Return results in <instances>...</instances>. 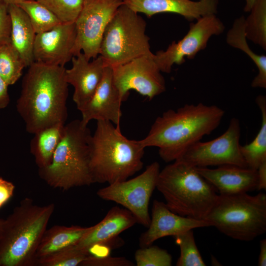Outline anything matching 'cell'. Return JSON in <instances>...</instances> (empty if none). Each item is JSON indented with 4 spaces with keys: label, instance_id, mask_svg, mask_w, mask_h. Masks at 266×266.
<instances>
[{
    "label": "cell",
    "instance_id": "6da1fadb",
    "mask_svg": "<svg viewBox=\"0 0 266 266\" xmlns=\"http://www.w3.org/2000/svg\"><path fill=\"white\" fill-rule=\"evenodd\" d=\"M65 71L64 66L35 62L29 66L16 106L29 133L66 124L68 84Z\"/></svg>",
    "mask_w": 266,
    "mask_h": 266
},
{
    "label": "cell",
    "instance_id": "7a4b0ae2",
    "mask_svg": "<svg viewBox=\"0 0 266 266\" xmlns=\"http://www.w3.org/2000/svg\"><path fill=\"white\" fill-rule=\"evenodd\" d=\"M224 115V110L217 105L201 102L168 109L156 119L147 136L140 141L145 148L158 147L165 162H173L215 130Z\"/></svg>",
    "mask_w": 266,
    "mask_h": 266
},
{
    "label": "cell",
    "instance_id": "3957f363",
    "mask_svg": "<svg viewBox=\"0 0 266 266\" xmlns=\"http://www.w3.org/2000/svg\"><path fill=\"white\" fill-rule=\"evenodd\" d=\"M90 140V166L94 183L121 182L143 167L145 147L127 138L111 122L97 121Z\"/></svg>",
    "mask_w": 266,
    "mask_h": 266
},
{
    "label": "cell",
    "instance_id": "277c9868",
    "mask_svg": "<svg viewBox=\"0 0 266 266\" xmlns=\"http://www.w3.org/2000/svg\"><path fill=\"white\" fill-rule=\"evenodd\" d=\"M55 210L53 203L38 205L22 200L4 221L0 237V266H34L35 255Z\"/></svg>",
    "mask_w": 266,
    "mask_h": 266
},
{
    "label": "cell",
    "instance_id": "5b68a950",
    "mask_svg": "<svg viewBox=\"0 0 266 266\" xmlns=\"http://www.w3.org/2000/svg\"><path fill=\"white\" fill-rule=\"evenodd\" d=\"M156 188L173 212L200 220L205 219L219 195L196 167L181 159L160 171Z\"/></svg>",
    "mask_w": 266,
    "mask_h": 266
},
{
    "label": "cell",
    "instance_id": "8992f818",
    "mask_svg": "<svg viewBox=\"0 0 266 266\" xmlns=\"http://www.w3.org/2000/svg\"><path fill=\"white\" fill-rule=\"evenodd\" d=\"M88 125L75 119L64 126L63 137L50 164L38 168V175L49 186L63 191L93 184L90 166Z\"/></svg>",
    "mask_w": 266,
    "mask_h": 266
},
{
    "label": "cell",
    "instance_id": "52a82bcc",
    "mask_svg": "<svg viewBox=\"0 0 266 266\" xmlns=\"http://www.w3.org/2000/svg\"><path fill=\"white\" fill-rule=\"evenodd\" d=\"M235 240L250 241L266 232V195H220L205 219Z\"/></svg>",
    "mask_w": 266,
    "mask_h": 266
},
{
    "label": "cell",
    "instance_id": "ba28073f",
    "mask_svg": "<svg viewBox=\"0 0 266 266\" xmlns=\"http://www.w3.org/2000/svg\"><path fill=\"white\" fill-rule=\"evenodd\" d=\"M146 23L123 3L107 25L101 40L100 56L111 67L143 55H151Z\"/></svg>",
    "mask_w": 266,
    "mask_h": 266
},
{
    "label": "cell",
    "instance_id": "9c48e42d",
    "mask_svg": "<svg viewBox=\"0 0 266 266\" xmlns=\"http://www.w3.org/2000/svg\"><path fill=\"white\" fill-rule=\"evenodd\" d=\"M160 171L159 164L154 162L135 177L109 184L99 189L97 194L103 200L122 205L131 212L137 223L148 228L151 220L149 203L156 188Z\"/></svg>",
    "mask_w": 266,
    "mask_h": 266
},
{
    "label": "cell",
    "instance_id": "30bf717a",
    "mask_svg": "<svg viewBox=\"0 0 266 266\" xmlns=\"http://www.w3.org/2000/svg\"><path fill=\"white\" fill-rule=\"evenodd\" d=\"M123 0H84L74 22L76 36L74 56L83 53L88 60L100 55L102 36L107 25Z\"/></svg>",
    "mask_w": 266,
    "mask_h": 266
},
{
    "label": "cell",
    "instance_id": "8fae6325",
    "mask_svg": "<svg viewBox=\"0 0 266 266\" xmlns=\"http://www.w3.org/2000/svg\"><path fill=\"white\" fill-rule=\"evenodd\" d=\"M240 134L239 121L232 118L222 135L208 141L196 142L179 159L195 167L225 165L247 167L240 151Z\"/></svg>",
    "mask_w": 266,
    "mask_h": 266
},
{
    "label": "cell",
    "instance_id": "7c38bea8",
    "mask_svg": "<svg viewBox=\"0 0 266 266\" xmlns=\"http://www.w3.org/2000/svg\"><path fill=\"white\" fill-rule=\"evenodd\" d=\"M190 24L188 32L180 40L173 41L166 50L154 54V59L162 72L169 73L174 64L181 65L185 58L193 59L204 49L209 39L224 32L225 26L216 14L202 16Z\"/></svg>",
    "mask_w": 266,
    "mask_h": 266
},
{
    "label": "cell",
    "instance_id": "4fadbf2b",
    "mask_svg": "<svg viewBox=\"0 0 266 266\" xmlns=\"http://www.w3.org/2000/svg\"><path fill=\"white\" fill-rule=\"evenodd\" d=\"M153 56L143 55L112 67L114 84L124 101L132 90L149 100L166 91L165 80Z\"/></svg>",
    "mask_w": 266,
    "mask_h": 266
},
{
    "label": "cell",
    "instance_id": "5bb4252c",
    "mask_svg": "<svg viewBox=\"0 0 266 266\" xmlns=\"http://www.w3.org/2000/svg\"><path fill=\"white\" fill-rule=\"evenodd\" d=\"M76 36L74 22L62 23L49 31L36 34L34 62L65 67L74 56Z\"/></svg>",
    "mask_w": 266,
    "mask_h": 266
},
{
    "label": "cell",
    "instance_id": "9a60e30c",
    "mask_svg": "<svg viewBox=\"0 0 266 266\" xmlns=\"http://www.w3.org/2000/svg\"><path fill=\"white\" fill-rule=\"evenodd\" d=\"M211 226L205 220L183 216L171 211L166 203L154 200L153 202L151 220L148 230L140 236L141 247H145L159 238L174 236L196 228Z\"/></svg>",
    "mask_w": 266,
    "mask_h": 266
},
{
    "label": "cell",
    "instance_id": "2e32d148",
    "mask_svg": "<svg viewBox=\"0 0 266 266\" xmlns=\"http://www.w3.org/2000/svg\"><path fill=\"white\" fill-rule=\"evenodd\" d=\"M123 101L114 84L112 67L106 66L103 78L95 93L79 110L81 120L87 125L92 120L107 121L120 127Z\"/></svg>",
    "mask_w": 266,
    "mask_h": 266
},
{
    "label": "cell",
    "instance_id": "e0dca14e",
    "mask_svg": "<svg viewBox=\"0 0 266 266\" xmlns=\"http://www.w3.org/2000/svg\"><path fill=\"white\" fill-rule=\"evenodd\" d=\"M72 66L66 69V82L74 88L72 99L80 110L91 99L104 75L105 66L99 55L90 61L80 53L71 59Z\"/></svg>",
    "mask_w": 266,
    "mask_h": 266
},
{
    "label": "cell",
    "instance_id": "ac0fdd59",
    "mask_svg": "<svg viewBox=\"0 0 266 266\" xmlns=\"http://www.w3.org/2000/svg\"><path fill=\"white\" fill-rule=\"evenodd\" d=\"M123 3L148 17L161 13H172L192 21L204 16L216 14L218 0H123Z\"/></svg>",
    "mask_w": 266,
    "mask_h": 266
},
{
    "label": "cell",
    "instance_id": "d6986e66",
    "mask_svg": "<svg viewBox=\"0 0 266 266\" xmlns=\"http://www.w3.org/2000/svg\"><path fill=\"white\" fill-rule=\"evenodd\" d=\"M196 169L220 195H233L257 190V170L233 165L220 166L213 169L207 167H196Z\"/></svg>",
    "mask_w": 266,
    "mask_h": 266
},
{
    "label": "cell",
    "instance_id": "ffe728a7",
    "mask_svg": "<svg viewBox=\"0 0 266 266\" xmlns=\"http://www.w3.org/2000/svg\"><path fill=\"white\" fill-rule=\"evenodd\" d=\"M136 223L135 218L128 210L114 206L100 222L92 226L91 230L76 245L88 252L95 246H106L111 244L120 233Z\"/></svg>",
    "mask_w": 266,
    "mask_h": 266
},
{
    "label": "cell",
    "instance_id": "44dd1931",
    "mask_svg": "<svg viewBox=\"0 0 266 266\" xmlns=\"http://www.w3.org/2000/svg\"><path fill=\"white\" fill-rule=\"evenodd\" d=\"M11 21V42L26 67L34 62L33 45L36 33L27 14L16 4L7 5Z\"/></svg>",
    "mask_w": 266,
    "mask_h": 266
},
{
    "label": "cell",
    "instance_id": "7402d4cb",
    "mask_svg": "<svg viewBox=\"0 0 266 266\" xmlns=\"http://www.w3.org/2000/svg\"><path fill=\"white\" fill-rule=\"evenodd\" d=\"M92 228L55 225L46 229L36 251L34 266L38 260L77 244Z\"/></svg>",
    "mask_w": 266,
    "mask_h": 266
},
{
    "label": "cell",
    "instance_id": "603a6c76",
    "mask_svg": "<svg viewBox=\"0 0 266 266\" xmlns=\"http://www.w3.org/2000/svg\"><path fill=\"white\" fill-rule=\"evenodd\" d=\"M245 18L241 16L233 22L227 34L226 41L231 46L244 52L253 61L258 69V73L253 79V88H266V56L258 55L253 51L247 43L245 33Z\"/></svg>",
    "mask_w": 266,
    "mask_h": 266
},
{
    "label": "cell",
    "instance_id": "cb8c5ba5",
    "mask_svg": "<svg viewBox=\"0 0 266 266\" xmlns=\"http://www.w3.org/2000/svg\"><path fill=\"white\" fill-rule=\"evenodd\" d=\"M65 125L44 128L35 133L30 143V151L38 168L49 165L64 133Z\"/></svg>",
    "mask_w": 266,
    "mask_h": 266
},
{
    "label": "cell",
    "instance_id": "d4e9b609",
    "mask_svg": "<svg viewBox=\"0 0 266 266\" xmlns=\"http://www.w3.org/2000/svg\"><path fill=\"white\" fill-rule=\"evenodd\" d=\"M262 115V124L257 135L250 143L240 146L241 154L247 167L257 170L266 161V98L260 95L256 99Z\"/></svg>",
    "mask_w": 266,
    "mask_h": 266
},
{
    "label": "cell",
    "instance_id": "484cf974",
    "mask_svg": "<svg viewBox=\"0 0 266 266\" xmlns=\"http://www.w3.org/2000/svg\"><path fill=\"white\" fill-rule=\"evenodd\" d=\"M244 20L247 39L266 50V0H255Z\"/></svg>",
    "mask_w": 266,
    "mask_h": 266
},
{
    "label": "cell",
    "instance_id": "4316f807",
    "mask_svg": "<svg viewBox=\"0 0 266 266\" xmlns=\"http://www.w3.org/2000/svg\"><path fill=\"white\" fill-rule=\"evenodd\" d=\"M25 67L10 39L0 44V74L8 86L20 79Z\"/></svg>",
    "mask_w": 266,
    "mask_h": 266
},
{
    "label": "cell",
    "instance_id": "83f0119b",
    "mask_svg": "<svg viewBox=\"0 0 266 266\" xmlns=\"http://www.w3.org/2000/svg\"><path fill=\"white\" fill-rule=\"evenodd\" d=\"M17 5L28 16L36 34L49 31L62 23L52 12L36 0H25Z\"/></svg>",
    "mask_w": 266,
    "mask_h": 266
},
{
    "label": "cell",
    "instance_id": "f1b7e54d",
    "mask_svg": "<svg viewBox=\"0 0 266 266\" xmlns=\"http://www.w3.org/2000/svg\"><path fill=\"white\" fill-rule=\"evenodd\" d=\"M173 237L180 248L177 266H206L196 245L193 230Z\"/></svg>",
    "mask_w": 266,
    "mask_h": 266
},
{
    "label": "cell",
    "instance_id": "f546056e",
    "mask_svg": "<svg viewBox=\"0 0 266 266\" xmlns=\"http://www.w3.org/2000/svg\"><path fill=\"white\" fill-rule=\"evenodd\" d=\"M89 252L76 245L67 247L48 256L38 260V266H77L87 259Z\"/></svg>",
    "mask_w": 266,
    "mask_h": 266
},
{
    "label": "cell",
    "instance_id": "4dcf8cb0",
    "mask_svg": "<svg viewBox=\"0 0 266 266\" xmlns=\"http://www.w3.org/2000/svg\"><path fill=\"white\" fill-rule=\"evenodd\" d=\"M52 12L62 23L74 22L84 0H36Z\"/></svg>",
    "mask_w": 266,
    "mask_h": 266
},
{
    "label": "cell",
    "instance_id": "1f68e13d",
    "mask_svg": "<svg viewBox=\"0 0 266 266\" xmlns=\"http://www.w3.org/2000/svg\"><path fill=\"white\" fill-rule=\"evenodd\" d=\"M137 266H170L172 257L166 250L150 245L137 250L134 255Z\"/></svg>",
    "mask_w": 266,
    "mask_h": 266
},
{
    "label": "cell",
    "instance_id": "d6a6232c",
    "mask_svg": "<svg viewBox=\"0 0 266 266\" xmlns=\"http://www.w3.org/2000/svg\"><path fill=\"white\" fill-rule=\"evenodd\" d=\"M82 266H133L134 264L125 257H95L89 255L88 258L81 265Z\"/></svg>",
    "mask_w": 266,
    "mask_h": 266
},
{
    "label": "cell",
    "instance_id": "836d02e7",
    "mask_svg": "<svg viewBox=\"0 0 266 266\" xmlns=\"http://www.w3.org/2000/svg\"><path fill=\"white\" fill-rule=\"evenodd\" d=\"M11 21L7 5L0 2V44L10 39Z\"/></svg>",
    "mask_w": 266,
    "mask_h": 266
},
{
    "label": "cell",
    "instance_id": "e575fe53",
    "mask_svg": "<svg viewBox=\"0 0 266 266\" xmlns=\"http://www.w3.org/2000/svg\"><path fill=\"white\" fill-rule=\"evenodd\" d=\"M15 189L12 182L0 176V208L12 198Z\"/></svg>",
    "mask_w": 266,
    "mask_h": 266
},
{
    "label": "cell",
    "instance_id": "d590c367",
    "mask_svg": "<svg viewBox=\"0 0 266 266\" xmlns=\"http://www.w3.org/2000/svg\"><path fill=\"white\" fill-rule=\"evenodd\" d=\"M8 86L0 74V109L6 108L10 102Z\"/></svg>",
    "mask_w": 266,
    "mask_h": 266
},
{
    "label": "cell",
    "instance_id": "8d00e7d4",
    "mask_svg": "<svg viewBox=\"0 0 266 266\" xmlns=\"http://www.w3.org/2000/svg\"><path fill=\"white\" fill-rule=\"evenodd\" d=\"M258 190L266 189V161L263 162L257 169Z\"/></svg>",
    "mask_w": 266,
    "mask_h": 266
},
{
    "label": "cell",
    "instance_id": "74e56055",
    "mask_svg": "<svg viewBox=\"0 0 266 266\" xmlns=\"http://www.w3.org/2000/svg\"><path fill=\"white\" fill-rule=\"evenodd\" d=\"M259 266H266V239L264 238L260 241V253L258 258Z\"/></svg>",
    "mask_w": 266,
    "mask_h": 266
},
{
    "label": "cell",
    "instance_id": "f35d334b",
    "mask_svg": "<svg viewBox=\"0 0 266 266\" xmlns=\"http://www.w3.org/2000/svg\"><path fill=\"white\" fill-rule=\"evenodd\" d=\"M255 0H245V4L244 8L245 12H249L251 9Z\"/></svg>",
    "mask_w": 266,
    "mask_h": 266
},
{
    "label": "cell",
    "instance_id": "ab89813d",
    "mask_svg": "<svg viewBox=\"0 0 266 266\" xmlns=\"http://www.w3.org/2000/svg\"><path fill=\"white\" fill-rule=\"evenodd\" d=\"M24 0H2V1L4 2L7 5H8L10 4L17 5Z\"/></svg>",
    "mask_w": 266,
    "mask_h": 266
},
{
    "label": "cell",
    "instance_id": "60d3db41",
    "mask_svg": "<svg viewBox=\"0 0 266 266\" xmlns=\"http://www.w3.org/2000/svg\"><path fill=\"white\" fill-rule=\"evenodd\" d=\"M4 219L0 218V237L2 231V228L3 226Z\"/></svg>",
    "mask_w": 266,
    "mask_h": 266
},
{
    "label": "cell",
    "instance_id": "b9f144b4",
    "mask_svg": "<svg viewBox=\"0 0 266 266\" xmlns=\"http://www.w3.org/2000/svg\"><path fill=\"white\" fill-rule=\"evenodd\" d=\"M1 1H2V0H0V2Z\"/></svg>",
    "mask_w": 266,
    "mask_h": 266
}]
</instances>
